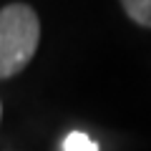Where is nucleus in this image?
<instances>
[{"instance_id":"f257e3e1","label":"nucleus","mask_w":151,"mask_h":151,"mask_svg":"<svg viewBox=\"0 0 151 151\" xmlns=\"http://www.w3.org/2000/svg\"><path fill=\"white\" fill-rule=\"evenodd\" d=\"M40 40V20L25 3L0 10V81L18 76L33 60Z\"/></svg>"},{"instance_id":"f03ea898","label":"nucleus","mask_w":151,"mask_h":151,"mask_svg":"<svg viewBox=\"0 0 151 151\" xmlns=\"http://www.w3.org/2000/svg\"><path fill=\"white\" fill-rule=\"evenodd\" d=\"M126 15L144 28H151V0H121Z\"/></svg>"},{"instance_id":"7ed1b4c3","label":"nucleus","mask_w":151,"mask_h":151,"mask_svg":"<svg viewBox=\"0 0 151 151\" xmlns=\"http://www.w3.org/2000/svg\"><path fill=\"white\" fill-rule=\"evenodd\" d=\"M63 151H101L98 144L83 131H70L63 139Z\"/></svg>"},{"instance_id":"20e7f679","label":"nucleus","mask_w":151,"mask_h":151,"mask_svg":"<svg viewBox=\"0 0 151 151\" xmlns=\"http://www.w3.org/2000/svg\"><path fill=\"white\" fill-rule=\"evenodd\" d=\"M0 119H3V103H0Z\"/></svg>"}]
</instances>
